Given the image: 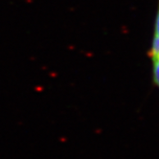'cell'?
<instances>
[{
  "label": "cell",
  "instance_id": "obj_1",
  "mask_svg": "<svg viewBox=\"0 0 159 159\" xmlns=\"http://www.w3.org/2000/svg\"><path fill=\"white\" fill-rule=\"evenodd\" d=\"M159 55V0H157V9L154 18V25H153V35L151 49L149 51L150 59L153 58Z\"/></svg>",
  "mask_w": 159,
  "mask_h": 159
},
{
  "label": "cell",
  "instance_id": "obj_2",
  "mask_svg": "<svg viewBox=\"0 0 159 159\" xmlns=\"http://www.w3.org/2000/svg\"><path fill=\"white\" fill-rule=\"evenodd\" d=\"M152 67V82L159 89V55L151 59Z\"/></svg>",
  "mask_w": 159,
  "mask_h": 159
}]
</instances>
